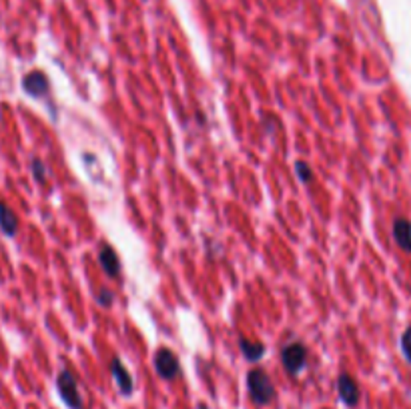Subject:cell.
Here are the masks:
<instances>
[{"instance_id": "obj_11", "label": "cell", "mask_w": 411, "mask_h": 409, "mask_svg": "<svg viewBox=\"0 0 411 409\" xmlns=\"http://www.w3.org/2000/svg\"><path fill=\"white\" fill-rule=\"evenodd\" d=\"M239 345H241V351H243V355L247 361H259V359L265 355V345L261 343V341H249V339H241L239 341Z\"/></svg>"}, {"instance_id": "obj_13", "label": "cell", "mask_w": 411, "mask_h": 409, "mask_svg": "<svg viewBox=\"0 0 411 409\" xmlns=\"http://www.w3.org/2000/svg\"><path fill=\"white\" fill-rule=\"evenodd\" d=\"M30 167H32V175H34V179L38 180V183H45V180H47V167H45L43 161L34 159Z\"/></svg>"}, {"instance_id": "obj_6", "label": "cell", "mask_w": 411, "mask_h": 409, "mask_svg": "<svg viewBox=\"0 0 411 409\" xmlns=\"http://www.w3.org/2000/svg\"><path fill=\"white\" fill-rule=\"evenodd\" d=\"M23 89L30 97H45L51 89V84H49V78L45 77L43 73L34 71V73H28L23 78Z\"/></svg>"}, {"instance_id": "obj_12", "label": "cell", "mask_w": 411, "mask_h": 409, "mask_svg": "<svg viewBox=\"0 0 411 409\" xmlns=\"http://www.w3.org/2000/svg\"><path fill=\"white\" fill-rule=\"evenodd\" d=\"M295 173H297V177H299V180L301 183H311V179H313V175H311V167H309L305 161H297L295 163Z\"/></svg>"}, {"instance_id": "obj_9", "label": "cell", "mask_w": 411, "mask_h": 409, "mask_svg": "<svg viewBox=\"0 0 411 409\" xmlns=\"http://www.w3.org/2000/svg\"><path fill=\"white\" fill-rule=\"evenodd\" d=\"M99 261H101V265H103L106 275H110V277H119V273H121V259H119L117 251H115L110 245H103V247H101Z\"/></svg>"}, {"instance_id": "obj_15", "label": "cell", "mask_w": 411, "mask_h": 409, "mask_svg": "<svg viewBox=\"0 0 411 409\" xmlns=\"http://www.w3.org/2000/svg\"><path fill=\"white\" fill-rule=\"evenodd\" d=\"M97 301H99V305L101 307H108L113 303V291H110V289H101Z\"/></svg>"}, {"instance_id": "obj_5", "label": "cell", "mask_w": 411, "mask_h": 409, "mask_svg": "<svg viewBox=\"0 0 411 409\" xmlns=\"http://www.w3.org/2000/svg\"><path fill=\"white\" fill-rule=\"evenodd\" d=\"M337 391H339V397L345 406L353 408L360 404V385L357 382L347 375V373H341L339 379H337Z\"/></svg>"}, {"instance_id": "obj_2", "label": "cell", "mask_w": 411, "mask_h": 409, "mask_svg": "<svg viewBox=\"0 0 411 409\" xmlns=\"http://www.w3.org/2000/svg\"><path fill=\"white\" fill-rule=\"evenodd\" d=\"M56 389L62 397V401L71 409H82V399L78 393V385L75 375L69 369H62L56 377Z\"/></svg>"}, {"instance_id": "obj_16", "label": "cell", "mask_w": 411, "mask_h": 409, "mask_svg": "<svg viewBox=\"0 0 411 409\" xmlns=\"http://www.w3.org/2000/svg\"><path fill=\"white\" fill-rule=\"evenodd\" d=\"M199 409H207V406H203V404H201V406H199Z\"/></svg>"}, {"instance_id": "obj_8", "label": "cell", "mask_w": 411, "mask_h": 409, "mask_svg": "<svg viewBox=\"0 0 411 409\" xmlns=\"http://www.w3.org/2000/svg\"><path fill=\"white\" fill-rule=\"evenodd\" d=\"M393 239L406 253H411V223L403 217H397L393 221Z\"/></svg>"}, {"instance_id": "obj_3", "label": "cell", "mask_w": 411, "mask_h": 409, "mask_svg": "<svg viewBox=\"0 0 411 409\" xmlns=\"http://www.w3.org/2000/svg\"><path fill=\"white\" fill-rule=\"evenodd\" d=\"M281 363L289 375H297L307 363V349L301 343H289L281 349Z\"/></svg>"}, {"instance_id": "obj_7", "label": "cell", "mask_w": 411, "mask_h": 409, "mask_svg": "<svg viewBox=\"0 0 411 409\" xmlns=\"http://www.w3.org/2000/svg\"><path fill=\"white\" fill-rule=\"evenodd\" d=\"M110 373H113L115 382H117V385H119L121 393H123V395H130L132 389H134V385H132V377H130L127 367L121 363V359L119 358H115L113 361H110Z\"/></svg>"}, {"instance_id": "obj_14", "label": "cell", "mask_w": 411, "mask_h": 409, "mask_svg": "<svg viewBox=\"0 0 411 409\" xmlns=\"http://www.w3.org/2000/svg\"><path fill=\"white\" fill-rule=\"evenodd\" d=\"M401 351H403L406 359L411 363V327H408L406 333L401 335Z\"/></svg>"}, {"instance_id": "obj_4", "label": "cell", "mask_w": 411, "mask_h": 409, "mask_svg": "<svg viewBox=\"0 0 411 409\" xmlns=\"http://www.w3.org/2000/svg\"><path fill=\"white\" fill-rule=\"evenodd\" d=\"M154 369H156V373H158L161 379H167V382L175 379L180 371L179 359H177V355L171 349L163 347V349H158L154 353Z\"/></svg>"}, {"instance_id": "obj_1", "label": "cell", "mask_w": 411, "mask_h": 409, "mask_svg": "<svg viewBox=\"0 0 411 409\" xmlns=\"http://www.w3.org/2000/svg\"><path fill=\"white\" fill-rule=\"evenodd\" d=\"M247 389L257 406H267L275 397V387L263 369H251L247 373Z\"/></svg>"}, {"instance_id": "obj_10", "label": "cell", "mask_w": 411, "mask_h": 409, "mask_svg": "<svg viewBox=\"0 0 411 409\" xmlns=\"http://www.w3.org/2000/svg\"><path fill=\"white\" fill-rule=\"evenodd\" d=\"M0 229H2L4 235H8V237H14L16 231H19L16 215H14L4 203H0Z\"/></svg>"}]
</instances>
